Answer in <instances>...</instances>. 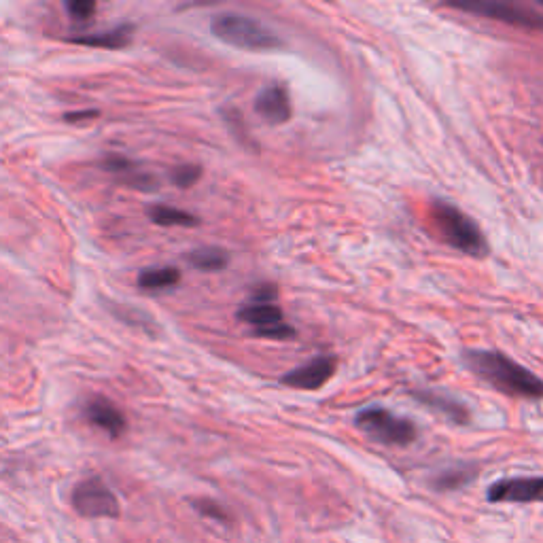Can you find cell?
I'll use <instances>...</instances> for the list:
<instances>
[{"label": "cell", "instance_id": "cell-1", "mask_svg": "<svg viewBox=\"0 0 543 543\" xmlns=\"http://www.w3.org/2000/svg\"><path fill=\"white\" fill-rule=\"evenodd\" d=\"M463 363L499 393L520 399H543V380L505 353L469 348L463 350Z\"/></svg>", "mask_w": 543, "mask_h": 543}, {"label": "cell", "instance_id": "cell-2", "mask_svg": "<svg viewBox=\"0 0 543 543\" xmlns=\"http://www.w3.org/2000/svg\"><path fill=\"white\" fill-rule=\"evenodd\" d=\"M210 32H213V37L221 43L236 49L270 51L283 47V39H280L272 28L261 24L251 15H242L236 11L217 13L213 20H210Z\"/></svg>", "mask_w": 543, "mask_h": 543}, {"label": "cell", "instance_id": "cell-3", "mask_svg": "<svg viewBox=\"0 0 543 543\" xmlns=\"http://www.w3.org/2000/svg\"><path fill=\"white\" fill-rule=\"evenodd\" d=\"M431 219L437 232L442 234V238L452 249H457L469 257L488 255V242L480 230V225L469 215H465L461 208L444 200H435L431 204Z\"/></svg>", "mask_w": 543, "mask_h": 543}, {"label": "cell", "instance_id": "cell-4", "mask_svg": "<svg viewBox=\"0 0 543 543\" xmlns=\"http://www.w3.org/2000/svg\"><path fill=\"white\" fill-rule=\"evenodd\" d=\"M355 425L367 437L384 446H410L418 437V429L410 418L399 416L382 406L359 410L355 414Z\"/></svg>", "mask_w": 543, "mask_h": 543}, {"label": "cell", "instance_id": "cell-5", "mask_svg": "<svg viewBox=\"0 0 543 543\" xmlns=\"http://www.w3.org/2000/svg\"><path fill=\"white\" fill-rule=\"evenodd\" d=\"M446 7L488 17L507 26H516L524 30H543V15L527 7H518L510 3H495V0H474V3H446Z\"/></svg>", "mask_w": 543, "mask_h": 543}, {"label": "cell", "instance_id": "cell-6", "mask_svg": "<svg viewBox=\"0 0 543 543\" xmlns=\"http://www.w3.org/2000/svg\"><path fill=\"white\" fill-rule=\"evenodd\" d=\"M75 510L85 518H117L119 501L100 478L83 480L73 490Z\"/></svg>", "mask_w": 543, "mask_h": 543}, {"label": "cell", "instance_id": "cell-7", "mask_svg": "<svg viewBox=\"0 0 543 543\" xmlns=\"http://www.w3.org/2000/svg\"><path fill=\"white\" fill-rule=\"evenodd\" d=\"M336 370H338V359L334 355H321V357H312L300 367H293L291 372H287L283 378H280V382L291 389L319 391L331 378H334Z\"/></svg>", "mask_w": 543, "mask_h": 543}, {"label": "cell", "instance_id": "cell-8", "mask_svg": "<svg viewBox=\"0 0 543 543\" xmlns=\"http://www.w3.org/2000/svg\"><path fill=\"white\" fill-rule=\"evenodd\" d=\"M486 497L490 503H543V478L497 480Z\"/></svg>", "mask_w": 543, "mask_h": 543}, {"label": "cell", "instance_id": "cell-9", "mask_svg": "<svg viewBox=\"0 0 543 543\" xmlns=\"http://www.w3.org/2000/svg\"><path fill=\"white\" fill-rule=\"evenodd\" d=\"M255 113L270 126L287 124L293 115L291 98L283 83H270L255 98Z\"/></svg>", "mask_w": 543, "mask_h": 543}, {"label": "cell", "instance_id": "cell-10", "mask_svg": "<svg viewBox=\"0 0 543 543\" xmlns=\"http://www.w3.org/2000/svg\"><path fill=\"white\" fill-rule=\"evenodd\" d=\"M85 418L90 420V423L107 433L109 437H119L124 435L126 427H128V420L124 416V412H121L111 399L107 397H92L90 401L85 404V410H83Z\"/></svg>", "mask_w": 543, "mask_h": 543}, {"label": "cell", "instance_id": "cell-11", "mask_svg": "<svg viewBox=\"0 0 543 543\" xmlns=\"http://www.w3.org/2000/svg\"><path fill=\"white\" fill-rule=\"evenodd\" d=\"M412 397L420 401L423 406H427L429 410L452 420L454 425H467L471 420L469 408L463 404V401H459L457 397H452L448 393L433 391V389H416L412 391Z\"/></svg>", "mask_w": 543, "mask_h": 543}, {"label": "cell", "instance_id": "cell-12", "mask_svg": "<svg viewBox=\"0 0 543 543\" xmlns=\"http://www.w3.org/2000/svg\"><path fill=\"white\" fill-rule=\"evenodd\" d=\"M102 166L107 172L117 174L121 181L132 185L134 189H143V191H155L157 189V181L151 177V174L138 170L136 164L132 160H128V157H124V155H109Z\"/></svg>", "mask_w": 543, "mask_h": 543}, {"label": "cell", "instance_id": "cell-13", "mask_svg": "<svg viewBox=\"0 0 543 543\" xmlns=\"http://www.w3.org/2000/svg\"><path fill=\"white\" fill-rule=\"evenodd\" d=\"M134 26L121 24L111 30H104L98 34H81V37H70L68 41L75 45H87V47H102V49H124L132 43Z\"/></svg>", "mask_w": 543, "mask_h": 543}, {"label": "cell", "instance_id": "cell-14", "mask_svg": "<svg viewBox=\"0 0 543 543\" xmlns=\"http://www.w3.org/2000/svg\"><path fill=\"white\" fill-rule=\"evenodd\" d=\"M236 317L238 321L251 325L253 331L285 323V312L274 304H247L236 312Z\"/></svg>", "mask_w": 543, "mask_h": 543}, {"label": "cell", "instance_id": "cell-15", "mask_svg": "<svg viewBox=\"0 0 543 543\" xmlns=\"http://www.w3.org/2000/svg\"><path fill=\"white\" fill-rule=\"evenodd\" d=\"M147 217L151 223L160 227H198L200 219L196 215L187 213L177 206H166V204H153L147 208Z\"/></svg>", "mask_w": 543, "mask_h": 543}, {"label": "cell", "instance_id": "cell-16", "mask_svg": "<svg viewBox=\"0 0 543 543\" xmlns=\"http://www.w3.org/2000/svg\"><path fill=\"white\" fill-rule=\"evenodd\" d=\"M138 287L143 291H166L181 283V272L177 268H147L138 274Z\"/></svg>", "mask_w": 543, "mask_h": 543}, {"label": "cell", "instance_id": "cell-17", "mask_svg": "<svg viewBox=\"0 0 543 543\" xmlns=\"http://www.w3.org/2000/svg\"><path fill=\"white\" fill-rule=\"evenodd\" d=\"M187 261L200 272H221L230 266V253L221 247H200L187 255Z\"/></svg>", "mask_w": 543, "mask_h": 543}, {"label": "cell", "instance_id": "cell-18", "mask_svg": "<svg viewBox=\"0 0 543 543\" xmlns=\"http://www.w3.org/2000/svg\"><path fill=\"white\" fill-rule=\"evenodd\" d=\"M474 478H476V469H471V467H452V469L444 471V474L440 478H435L433 486L440 488V490H454V488L465 486L467 482H471Z\"/></svg>", "mask_w": 543, "mask_h": 543}, {"label": "cell", "instance_id": "cell-19", "mask_svg": "<svg viewBox=\"0 0 543 543\" xmlns=\"http://www.w3.org/2000/svg\"><path fill=\"white\" fill-rule=\"evenodd\" d=\"M221 115H223V119H225L227 128L232 130V134H234V136L240 140L242 145H251V147H255V145L251 143L249 128H247V124H244V119H242V115H240V111H238V109H234V107H227V109H223V111H221Z\"/></svg>", "mask_w": 543, "mask_h": 543}, {"label": "cell", "instance_id": "cell-20", "mask_svg": "<svg viewBox=\"0 0 543 543\" xmlns=\"http://www.w3.org/2000/svg\"><path fill=\"white\" fill-rule=\"evenodd\" d=\"M200 179H202V168L198 164H183L170 172V181L181 189L194 187Z\"/></svg>", "mask_w": 543, "mask_h": 543}, {"label": "cell", "instance_id": "cell-21", "mask_svg": "<svg viewBox=\"0 0 543 543\" xmlns=\"http://www.w3.org/2000/svg\"><path fill=\"white\" fill-rule=\"evenodd\" d=\"M66 11L75 22L90 24L96 13V3H92V0H70V3H66Z\"/></svg>", "mask_w": 543, "mask_h": 543}, {"label": "cell", "instance_id": "cell-22", "mask_svg": "<svg viewBox=\"0 0 543 543\" xmlns=\"http://www.w3.org/2000/svg\"><path fill=\"white\" fill-rule=\"evenodd\" d=\"M253 334L257 338H268V340H291L295 336V329L287 323H278L272 327H264V329H255Z\"/></svg>", "mask_w": 543, "mask_h": 543}, {"label": "cell", "instance_id": "cell-23", "mask_svg": "<svg viewBox=\"0 0 543 543\" xmlns=\"http://www.w3.org/2000/svg\"><path fill=\"white\" fill-rule=\"evenodd\" d=\"M278 297V287L274 283H259L251 289L253 304H272Z\"/></svg>", "mask_w": 543, "mask_h": 543}, {"label": "cell", "instance_id": "cell-24", "mask_svg": "<svg viewBox=\"0 0 543 543\" xmlns=\"http://www.w3.org/2000/svg\"><path fill=\"white\" fill-rule=\"evenodd\" d=\"M196 510L206 516V518H215V520H227V514L223 512V507L217 505L215 501H198Z\"/></svg>", "mask_w": 543, "mask_h": 543}, {"label": "cell", "instance_id": "cell-25", "mask_svg": "<svg viewBox=\"0 0 543 543\" xmlns=\"http://www.w3.org/2000/svg\"><path fill=\"white\" fill-rule=\"evenodd\" d=\"M98 117V111H81V113H66L64 119L68 124H79V121H92Z\"/></svg>", "mask_w": 543, "mask_h": 543}, {"label": "cell", "instance_id": "cell-26", "mask_svg": "<svg viewBox=\"0 0 543 543\" xmlns=\"http://www.w3.org/2000/svg\"><path fill=\"white\" fill-rule=\"evenodd\" d=\"M541 145H543V138H541Z\"/></svg>", "mask_w": 543, "mask_h": 543}, {"label": "cell", "instance_id": "cell-27", "mask_svg": "<svg viewBox=\"0 0 543 543\" xmlns=\"http://www.w3.org/2000/svg\"><path fill=\"white\" fill-rule=\"evenodd\" d=\"M541 5H543V0H541Z\"/></svg>", "mask_w": 543, "mask_h": 543}]
</instances>
